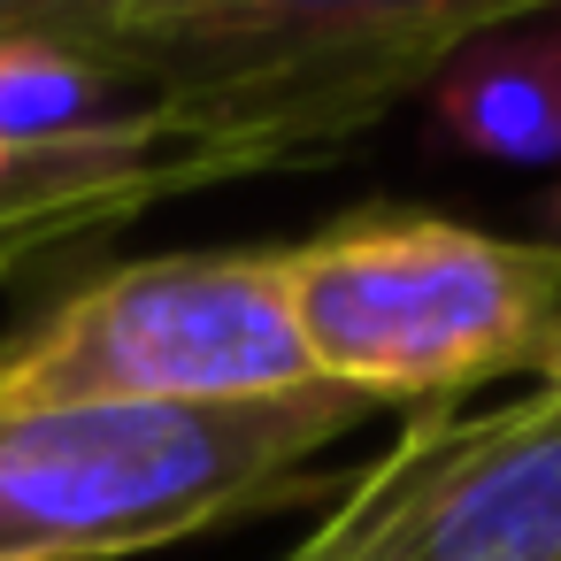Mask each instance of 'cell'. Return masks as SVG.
<instances>
[{
	"instance_id": "obj_1",
	"label": "cell",
	"mask_w": 561,
	"mask_h": 561,
	"mask_svg": "<svg viewBox=\"0 0 561 561\" xmlns=\"http://www.w3.org/2000/svg\"><path fill=\"white\" fill-rule=\"evenodd\" d=\"M362 415L377 400L323 377L224 408H16L0 415V561H124L316 500L308 461Z\"/></svg>"
},
{
	"instance_id": "obj_2",
	"label": "cell",
	"mask_w": 561,
	"mask_h": 561,
	"mask_svg": "<svg viewBox=\"0 0 561 561\" xmlns=\"http://www.w3.org/2000/svg\"><path fill=\"white\" fill-rule=\"evenodd\" d=\"M285 285L316 377L377 408L454 400L492 377H561V247L362 208L285 247Z\"/></svg>"
},
{
	"instance_id": "obj_3",
	"label": "cell",
	"mask_w": 561,
	"mask_h": 561,
	"mask_svg": "<svg viewBox=\"0 0 561 561\" xmlns=\"http://www.w3.org/2000/svg\"><path fill=\"white\" fill-rule=\"evenodd\" d=\"M515 0H93V55L139 108L239 116L339 154Z\"/></svg>"
},
{
	"instance_id": "obj_4",
	"label": "cell",
	"mask_w": 561,
	"mask_h": 561,
	"mask_svg": "<svg viewBox=\"0 0 561 561\" xmlns=\"http://www.w3.org/2000/svg\"><path fill=\"white\" fill-rule=\"evenodd\" d=\"M316 385L277 254H154L78 285L0 346L16 408H224Z\"/></svg>"
},
{
	"instance_id": "obj_5",
	"label": "cell",
	"mask_w": 561,
	"mask_h": 561,
	"mask_svg": "<svg viewBox=\"0 0 561 561\" xmlns=\"http://www.w3.org/2000/svg\"><path fill=\"white\" fill-rule=\"evenodd\" d=\"M285 561H561V377L400 423Z\"/></svg>"
},
{
	"instance_id": "obj_6",
	"label": "cell",
	"mask_w": 561,
	"mask_h": 561,
	"mask_svg": "<svg viewBox=\"0 0 561 561\" xmlns=\"http://www.w3.org/2000/svg\"><path fill=\"white\" fill-rule=\"evenodd\" d=\"M300 162H323V147L270 131V124H239V116L139 108L93 139L0 162V270L55 254L70 239H93V231H116L147 216L154 201L208 193L254 170H300Z\"/></svg>"
},
{
	"instance_id": "obj_7",
	"label": "cell",
	"mask_w": 561,
	"mask_h": 561,
	"mask_svg": "<svg viewBox=\"0 0 561 561\" xmlns=\"http://www.w3.org/2000/svg\"><path fill=\"white\" fill-rule=\"evenodd\" d=\"M438 139L477 162H561V32H484L438 70Z\"/></svg>"
},
{
	"instance_id": "obj_8",
	"label": "cell",
	"mask_w": 561,
	"mask_h": 561,
	"mask_svg": "<svg viewBox=\"0 0 561 561\" xmlns=\"http://www.w3.org/2000/svg\"><path fill=\"white\" fill-rule=\"evenodd\" d=\"M553 224H561V185H553Z\"/></svg>"
}]
</instances>
